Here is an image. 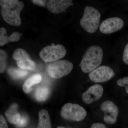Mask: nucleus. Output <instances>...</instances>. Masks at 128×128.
Listing matches in <instances>:
<instances>
[{"instance_id": "obj_1", "label": "nucleus", "mask_w": 128, "mask_h": 128, "mask_svg": "<svg viewBox=\"0 0 128 128\" xmlns=\"http://www.w3.org/2000/svg\"><path fill=\"white\" fill-rule=\"evenodd\" d=\"M0 5L1 13L4 20L12 26H20V14L24 7L23 2L18 0H1Z\"/></svg>"}, {"instance_id": "obj_2", "label": "nucleus", "mask_w": 128, "mask_h": 128, "mask_svg": "<svg viewBox=\"0 0 128 128\" xmlns=\"http://www.w3.org/2000/svg\"><path fill=\"white\" fill-rule=\"evenodd\" d=\"M103 51L100 46L92 45L85 52L80 63L82 70L85 73L91 72L102 64Z\"/></svg>"}, {"instance_id": "obj_3", "label": "nucleus", "mask_w": 128, "mask_h": 128, "mask_svg": "<svg viewBox=\"0 0 128 128\" xmlns=\"http://www.w3.org/2000/svg\"><path fill=\"white\" fill-rule=\"evenodd\" d=\"M101 14L97 9L86 6L83 16L80 21L82 28L89 33L93 34L98 30L100 25Z\"/></svg>"}, {"instance_id": "obj_4", "label": "nucleus", "mask_w": 128, "mask_h": 128, "mask_svg": "<svg viewBox=\"0 0 128 128\" xmlns=\"http://www.w3.org/2000/svg\"><path fill=\"white\" fill-rule=\"evenodd\" d=\"M73 64L66 60L50 62L47 66V71L50 77L57 79L69 74L73 68Z\"/></svg>"}, {"instance_id": "obj_5", "label": "nucleus", "mask_w": 128, "mask_h": 128, "mask_svg": "<svg viewBox=\"0 0 128 128\" xmlns=\"http://www.w3.org/2000/svg\"><path fill=\"white\" fill-rule=\"evenodd\" d=\"M64 119L70 121H82L87 115L86 111L78 104L67 103L62 107L60 112Z\"/></svg>"}, {"instance_id": "obj_6", "label": "nucleus", "mask_w": 128, "mask_h": 128, "mask_svg": "<svg viewBox=\"0 0 128 128\" xmlns=\"http://www.w3.org/2000/svg\"><path fill=\"white\" fill-rule=\"evenodd\" d=\"M66 54V50L63 45L52 44L43 48L39 53L41 59L46 62H52L57 61L64 58Z\"/></svg>"}, {"instance_id": "obj_7", "label": "nucleus", "mask_w": 128, "mask_h": 128, "mask_svg": "<svg viewBox=\"0 0 128 128\" xmlns=\"http://www.w3.org/2000/svg\"><path fill=\"white\" fill-rule=\"evenodd\" d=\"M115 75L113 70L109 66H99L89 73V78L96 83L106 82Z\"/></svg>"}, {"instance_id": "obj_8", "label": "nucleus", "mask_w": 128, "mask_h": 128, "mask_svg": "<svg viewBox=\"0 0 128 128\" xmlns=\"http://www.w3.org/2000/svg\"><path fill=\"white\" fill-rule=\"evenodd\" d=\"M100 108L104 112V120L108 124H112L116 122L119 110L118 108L112 101L107 100L102 102Z\"/></svg>"}, {"instance_id": "obj_9", "label": "nucleus", "mask_w": 128, "mask_h": 128, "mask_svg": "<svg viewBox=\"0 0 128 128\" xmlns=\"http://www.w3.org/2000/svg\"><path fill=\"white\" fill-rule=\"evenodd\" d=\"M123 20L118 17H112L105 19L102 22L99 30L102 33L109 34L121 30L123 27Z\"/></svg>"}, {"instance_id": "obj_10", "label": "nucleus", "mask_w": 128, "mask_h": 128, "mask_svg": "<svg viewBox=\"0 0 128 128\" xmlns=\"http://www.w3.org/2000/svg\"><path fill=\"white\" fill-rule=\"evenodd\" d=\"M104 89L101 85L96 84L92 86L82 94V100L86 104H90L98 100L103 95Z\"/></svg>"}, {"instance_id": "obj_11", "label": "nucleus", "mask_w": 128, "mask_h": 128, "mask_svg": "<svg viewBox=\"0 0 128 128\" xmlns=\"http://www.w3.org/2000/svg\"><path fill=\"white\" fill-rule=\"evenodd\" d=\"M70 0H50L47 4V8L50 12L58 14L64 12L72 3Z\"/></svg>"}, {"instance_id": "obj_12", "label": "nucleus", "mask_w": 128, "mask_h": 128, "mask_svg": "<svg viewBox=\"0 0 128 128\" xmlns=\"http://www.w3.org/2000/svg\"><path fill=\"white\" fill-rule=\"evenodd\" d=\"M20 34L18 32L12 34L9 36L7 34L6 29L5 28H0V46H3L9 42H17L20 38Z\"/></svg>"}, {"instance_id": "obj_13", "label": "nucleus", "mask_w": 128, "mask_h": 128, "mask_svg": "<svg viewBox=\"0 0 128 128\" xmlns=\"http://www.w3.org/2000/svg\"><path fill=\"white\" fill-rule=\"evenodd\" d=\"M18 105L13 104L5 112V115L10 123L17 124L20 120V114L17 110Z\"/></svg>"}, {"instance_id": "obj_14", "label": "nucleus", "mask_w": 128, "mask_h": 128, "mask_svg": "<svg viewBox=\"0 0 128 128\" xmlns=\"http://www.w3.org/2000/svg\"><path fill=\"white\" fill-rule=\"evenodd\" d=\"M42 77L39 74H34L26 80L23 86V90L25 93H29L32 90V86L41 82Z\"/></svg>"}, {"instance_id": "obj_15", "label": "nucleus", "mask_w": 128, "mask_h": 128, "mask_svg": "<svg viewBox=\"0 0 128 128\" xmlns=\"http://www.w3.org/2000/svg\"><path fill=\"white\" fill-rule=\"evenodd\" d=\"M39 122L37 128H51L49 114L47 110L42 109L40 111Z\"/></svg>"}, {"instance_id": "obj_16", "label": "nucleus", "mask_w": 128, "mask_h": 128, "mask_svg": "<svg viewBox=\"0 0 128 128\" xmlns=\"http://www.w3.org/2000/svg\"><path fill=\"white\" fill-rule=\"evenodd\" d=\"M16 64L19 68L26 70H32L36 66V63L30 58L18 60H17Z\"/></svg>"}, {"instance_id": "obj_17", "label": "nucleus", "mask_w": 128, "mask_h": 128, "mask_svg": "<svg viewBox=\"0 0 128 128\" xmlns=\"http://www.w3.org/2000/svg\"><path fill=\"white\" fill-rule=\"evenodd\" d=\"M8 72L12 78L16 80L23 78L28 74L27 70L20 68H10L8 69Z\"/></svg>"}, {"instance_id": "obj_18", "label": "nucleus", "mask_w": 128, "mask_h": 128, "mask_svg": "<svg viewBox=\"0 0 128 128\" xmlns=\"http://www.w3.org/2000/svg\"><path fill=\"white\" fill-rule=\"evenodd\" d=\"M50 91L48 88L40 87L37 89L35 93V96L39 102L46 100L49 95Z\"/></svg>"}, {"instance_id": "obj_19", "label": "nucleus", "mask_w": 128, "mask_h": 128, "mask_svg": "<svg viewBox=\"0 0 128 128\" xmlns=\"http://www.w3.org/2000/svg\"><path fill=\"white\" fill-rule=\"evenodd\" d=\"M12 57L14 60H16L30 58L26 50L22 48H18L15 50L12 54Z\"/></svg>"}, {"instance_id": "obj_20", "label": "nucleus", "mask_w": 128, "mask_h": 128, "mask_svg": "<svg viewBox=\"0 0 128 128\" xmlns=\"http://www.w3.org/2000/svg\"><path fill=\"white\" fill-rule=\"evenodd\" d=\"M0 73H2L6 68L7 54L4 50H0Z\"/></svg>"}, {"instance_id": "obj_21", "label": "nucleus", "mask_w": 128, "mask_h": 128, "mask_svg": "<svg viewBox=\"0 0 128 128\" xmlns=\"http://www.w3.org/2000/svg\"><path fill=\"white\" fill-rule=\"evenodd\" d=\"M117 84L118 86L125 88L126 92L128 94V76L118 80L117 81Z\"/></svg>"}, {"instance_id": "obj_22", "label": "nucleus", "mask_w": 128, "mask_h": 128, "mask_svg": "<svg viewBox=\"0 0 128 128\" xmlns=\"http://www.w3.org/2000/svg\"><path fill=\"white\" fill-rule=\"evenodd\" d=\"M28 121V117L25 115H22L21 116L20 120L19 121V122L16 124V126L18 128H24L26 126Z\"/></svg>"}, {"instance_id": "obj_23", "label": "nucleus", "mask_w": 128, "mask_h": 128, "mask_svg": "<svg viewBox=\"0 0 128 128\" xmlns=\"http://www.w3.org/2000/svg\"><path fill=\"white\" fill-rule=\"evenodd\" d=\"M123 60L126 64L128 65V43L126 44L124 50Z\"/></svg>"}, {"instance_id": "obj_24", "label": "nucleus", "mask_w": 128, "mask_h": 128, "mask_svg": "<svg viewBox=\"0 0 128 128\" xmlns=\"http://www.w3.org/2000/svg\"><path fill=\"white\" fill-rule=\"evenodd\" d=\"M0 128H8L7 123L2 115L0 117Z\"/></svg>"}, {"instance_id": "obj_25", "label": "nucleus", "mask_w": 128, "mask_h": 128, "mask_svg": "<svg viewBox=\"0 0 128 128\" xmlns=\"http://www.w3.org/2000/svg\"><path fill=\"white\" fill-rule=\"evenodd\" d=\"M32 2L34 4L38 5L40 6H44L47 3V1L39 0H32Z\"/></svg>"}, {"instance_id": "obj_26", "label": "nucleus", "mask_w": 128, "mask_h": 128, "mask_svg": "<svg viewBox=\"0 0 128 128\" xmlns=\"http://www.w3.org/2000/svg\"><path fill=\"white\" fill-rule=\"evenodd\" d=\"M90 128H108L105 124L101 123H96L93 124L91 126Z\"/></svg>"}, {"instance_id": "obj_27", "label": "nucleus", "mask_w": 128, "mask_h": 128, "mask_svg": "<svg viewBox=\"0 0 128 128\" xmlns=\"http://www.w3.org/2000/svg\"><path fill=\"white\" fill-rule=\"evenodd\" d=\"M57 128H65L64 127H62V126H58Z\"/></svg>"}]
</instances>
